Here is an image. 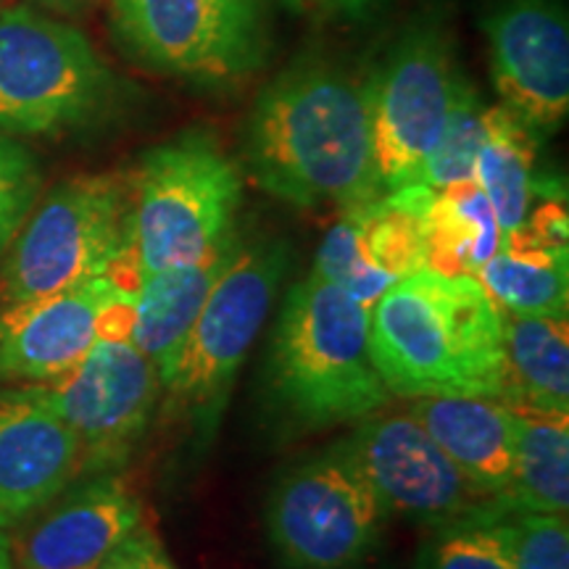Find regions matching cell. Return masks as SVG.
Returning a JSON list of instances; mask_svg holds the SVG:
<instances>
[{
    "instance_id": "obj_1",
    "label": "cell",
    "mask_w": 569,
    "mask_h": 569,
    "mask_svg": "<svg viewBox=\"0 0 569 569\" xmlns=\"http://www.w3.org/2000/svg\"><path fill=\"white\" fill-rule=\"evenodd\" d=\"M246 167L269 196L340 209L382 196L372 140V84L325 61H296L256 98Z\"/></svg>"
},
{
    "instance_id": "obj_2",
    "label": "cell",
    "mask_w": 569,
    "mask_h": 569,
    "mask_svg": "<svg viewBox=\"0 0 569 569\" xmlns=\"http://www.w3.org/2000/svg\"><path fill=\"white\" fill-rule=\"evenodd\" d=\"M369 346L390 396L501 401L507 386L503 309L478 277H401L369 309Z\"/></svg>"
},
{
    "instance_id": "obj_3",
    "label": "cell",
    "mask_w": 569,
    "mask_h": 569,
    "mask_svg": "<svg viewBox=\"0 0 569 569\" xmlns=\"http://www.w3.org/2000/svg\"><path fill=\"white\" fill-rule=\"evenodd\" d=\"M269 398L290 425L322 430L361 422L388 403L369 346V309L309 274L290 288L267 365Z\"/></svg>"
},
{
    "instance_id": "obj_4",
    "label": "cell",
    "mask_w": 569,
    "mask_h": 569,
    "mask_svg": "<svg viewBox=\"0 0 569 569\" xmlns=\"http://www.w3.org/2000/svg\"><path fill=\"white\" fill-rule=\"evenodd\" d=\"M130 184L140 277L193 264L234 238L243 177L209 132L188 130L153 146Z\"/></svg>"
},
{
    "instance_id": "obj_5",
    "label": "cell",
    "mask_w": 569,
    "mask_h": 569,
    "mask_svg": "<svg viewBox=\"0 0 569 569\" xmlns=\"http://www.w3.org/2000/svg\"><path fill=\"white\" fill-rule=\"evenodd\" d=\"M284 272L288 246L240 240L163 377V411L193 427L198 443L211 440L222 422L234 377L267 322Z\"/></svg>"
},
{
    "instance_id": "obj_6",
    "label": "cell",
    "mask_w": 569,
    "mask_h": 569,
    "mask_svg": "<svg viewBox=\"0 0 569 569\" xmlns=\"http://www.w3.org/2000/svg\"><path fill=\"white\" fill-rule=\"evenodd\" d=\"M122 82L74 24L34 9H0V132L61 134L109 113Z\"/></svg>"
},
{
    "instance_id": "obj_7",
    "label": "cell",
    "mask_w": 569,
    "mask_h": 569,
    "mask_svg": "<svg viewBox=\"0 0 569 569\" xmlns=\"http://www.w3.org/2000/svg\"><path fill=\"white\" fill-rule=\"evenodd\" d=\"M132 251V184L122 174H80L34 203L0 267V306L59 293L109 274Z\"/></svg>"
},
{
    "instance_id": "obj_8",
    "label": "cell",
    "mask_w": 569,
    "mask_h": 569,
    "mask_svg": "<svg viewBox=\"0 0 569 569\" xmlns=\"http://www.w3.org/2000/svg\"><path fill=\"white\" fill-rule=\"evenodd\" d=\"M109 24L140 67L196 84L246 80L267 53L264 0H111Z\"/></svg>"
},
{
    "instance_id": "obj_9",
    "label": "cell",
    "mask_w": 569,
    "mask_h": 569,
    "mask_svg": "<svg viewBox=\"0 0 569 569\" xmlns=\"http://www.w3.org/2000/svg\"><path fill=\"white\" fill-rule=\"evenodd\" d=\"M386 507L336 446L274 482L267 530L290 569H361L375 557Z\"/></svg>"
},
{
    "instance_id": "obj_10",
    "label": "cell",
    "mask_w": 569,
    "mask_h": 569,
    "mask_svg": "<svg viewBox=\"0 0 569 569\" xmlns=\"http://www.w3.org/2000/svg\"><path fill=\"white\" fill-rule=\"evenodd\" d=\"M336 448L365 475L388 517L436 530L515 515L507 498L475 486L409 411L361 419Z\"/></svg>"
},
{
    "instance_id": "obj_11",
    "label": "cell",
    "mask_w": 569,
    "mask_h": 569,
    "mask_svg": "<svg viewBox=\"0 0 569 569\" xmlns=\"http://www.w3.org/2000/svg\"><path fill=\"white\" fill-rule=\"evenodd\" d=\"M32 390L80 438V475L122 467L161 403L159 372L130 340L98 338L74 367Z\"/></svg>"
},
{
    "instance_id": "obj_12",
    "label": "cell",
    "mask_w": 569,
    "mask_h": 569,
    "mask_svg": "<svg viewBox=\"0 0 569 569\" xmlns=\"http://www.w3.org/2000/svg\"><path fill=\"white\" fill-rule=\"evenodd\" d=\"M461 80L446 34L432 21L403 32L369 80L377 177L386 193L415 180L443 132Z\"/></svg>"
},
{
    "instance_id": "obj_13",
    "label": "cell",
    "mask_w": 569,
    "mask_h": 569,
    "mask_svg": "<svg viewBox=\"0 0 569 569\" xmlns=\"http://www.w3.org/2000/svg\"><path fill=\"white\" fill-rule=\"evenodd\" d=\"M490 74L509 109L540 138L569 111V24L559 0H501L482 21Z\"/></svg>"
},
{
    "instance_id": "obj_14",
    "label": "cell",
    "mask_w": 569,
    "mask_h": 569,
    "mask_svg": "<svg viewBox=\"0 0 569 569\" xmlns=\"http://www.w3.org/2000/svg\"><path fill=\"white\" fill-rule=\"evenodd\" d=\"M119 296L130 293L101 274L59 293L0 306V380L34 386L67 372L96 343L106 306Z\"/></svg>"
},
{
    "instance_id": "obj_15",
    "label": "cell",
    "mask_w": 569,
    "mask_h": 569,
    "mask_svg": "<svg viewBox=\"0 0 569 569\" xmlns=\"http://www.w3.org/2000/svg\"><path fill=\"white\" fill-rule=\"evenodd\" d=\"M80 438L32 386L0 390V530L24 525L80 475Z\"/></svg>"
},
{
    "instance_id": "obj_16",
    "label": "cell",
    "mask_w": 569,
    "mask_h": 569,
    "mask_svg": "<svg viewBox=\"0 0 569 569\" xmlns=\"http://www.w3.org/2000/svg\"><path fill=\"white\" fill-rule=\"evenodd\" d=\"M142 525V503L113 472H101L63 496L11 543L17 569H101L111 551Z\"/></svg>"
},
{
    "instance_id": "obj_17",
    "label": "cell",
    "mask_w": 569,
    "mask_h": 569,
    "mask_svg": "<svg viewBox=\"0 0 569 569\" xmlns=\"http://www.w3.org/2000/svg\"><path fill=\"white\" fill-rule=\"evenodd\" d=\"M409 415L475 486L509 501L515 478V409L509 403L478 396L411 398Z\"/></svg>"
},
{
    "instance_id": "obj_18",
    "label": "cell",
    "mask_w": 569,
    "mask_h": 569,
    "mask_svg": "<svg viewBox=\"0 0 569 569\" xmlns=\"http://www.w3.org/2000/svg\"><path fill=\"white\" fill-rule=\"evenodd\" d=\"M238 243L240 238L234 234L230 243L203 256L201 261L146 274L132 293L134 322L130 343L151 359L161 382Z\"/></svg>"
},
{
    "instance_id": "obj_19",
    "label": "cell",
    "mask_w": 569,
    "mask_h": 569,
    "mask_svg": "<svg viewBox=\"0 0 569 569\" xmlns=\"http://www.w3.org/2000/svg\"><path fill=\"white\" fill-rule=\"evenodd\" d=\"M503 403L515 409L569 415L567 317H519L503 311Z\"/></svg>"
},
{
    "instance_id": "obj_20",
    "label": "cell",
    "mask_w": 569,
    "mask_h": 569,
    "mask_svg": "<svg viewBox=\"0 0 569 569\" xmlns=\"http://www.w3.org/2000/svg\"><path fill=\"white\" fill-rule=\"evenodd\" d=\"M422 224L425 267L440 274L475 277L503 246L493 206L475 180L436 190Z\"/></svg>"
},
{
    "instance_id": "obj_21",
    "label": "cell",
    "mask_w": 569,
    "mask_h": 569,
    "mask_svg": "<svg viewBox=\"0 0 569 569\" xmlns=\"http://www.w3.org/2000/svg\"><path fill=\"white\" fill-rule=\"evenodd\" d=\"M509 501L515 515H567L569 415L515 409V478Z\"/></svg>"
},
{
    "instance_id": "obj_22",
    "label": "cell",
    "mask_w": 569,
    "mask_h": 569,
    "mask_svg": "<svg viewBox=\"0 0 569 569\" xmlns=\"http://www.w3.org/2000/svg\"><path fill=\"white\" fill-rule=\"evenodd\" d=\"M475 277L509 315L567 317V253L540 248L519 230L503 238L501 251L488 259Z\"/></svg>"
},
{
    "instance_id": "obj_23",
    "label": "cell",
    "mask_w": 569,
    "mask_h": 569,
    "mask_svg": "<svg viewBox=\"0 0 569 569\" xmlns=\"http://www.w3.org/2000/svg\"><path fill=\"white\" fill-rule=\"evenodd\" d=\"M538 138L503 106L486 109V140L472 180L493 206L503 238L525 224L532 201V161Z\"/></svg>"
},
{
    "instance_id": "obj_24",
    "label": "cell",
    "mask_w": 569,
    "mask_h": 569,
    "mask_svg": "<svg viewBox=\"0 0 569 569\" xmlns=\"http://www.w3.org/2000/svg\"><path fill=\"white\" fill-rule=\"evenodd\" d=\"M482 140H486V106H482L478 90L461 80L443 132L409 184L443 190L453 182L472 180Z\"/></svg>"
},
{
    "instance_id": "obj_25",
    "label": "cell",
    "mask_w": 569,
    "mask_h": 569,
    "mask_svg": "<svg viewBox=\"0 0 569 569\" xmlns=\"http://www.w3.org/2000/svg\"><path fill=\"white\" fill-rule=\"evenodd\" d=\"M415 569H515L511 517L467 519L436 528Z\"/></svg>"
},
{
    "instance_id": "obj_26",
    "label": "cell",
    "mask_w": 569,
    "mask_h": 569,
    "mask_svg": "<svg viewBox=\"0 0 569 569\" xmlns=\"http://www.w3.org/2000/svg\"><path fill=\"white\" fill-rule=\"evenodd\" d=\"M356 206V203H353ZM346 206L343 213L336 224L330 227V232L325 234L322 246L317 251V261L311 274L322 277V280L343 288L348 296H353L356 301L365 303L367 309L380 301V296L388 288H393V277L377 272L361 264L359 251H356V209Z\"/></svg>"
},
{
    "instance_id": "obj_27",
    "label": "cell",
    "mask_w": 569,
    "mask_h": 569,
    "mask_svg": "<svg viewBox=\"0 0 569 569\" xmlns=\"http://www.w3.org/2000/svg\"><path fill=\"white\" fill-rule=\"evenodd\" d=\"M40 188L38 159L11 134L0 132V259L40 201Z\"/></svg>"
},
{
    "instance_id": "obj_28",
    "label": "cell",
    "mask_w": 569,
    "mask_h": 569,
    "mask_svg": "<svg viewBox=\"0 0 569 569\" xmlns=\"http://www.w3.org/2000/svg\"><path fill=\"white\" fill-rule=\"evenodd\" d=\"M515 569H569L567 515H511Z\"/></svg>"
},
{
    "instance_id": "obj_29",
    "label": "cell",
    "mask_w": 569,
    "mask_h": 569,
    "mask_svg": "<svg viewBox=\"0 0 569 569\" xmlns=\"http://www.w3.org/2000/svg\"><path fill=\"white\" fill-rule=\"evenodd\" d=\"M101 569H177L151 528L140 525L127 536Z\"/></svg>"
},
{
    "instance_id": "obj_30",
    "label": "cell",
    "mask_w": 569,
    "mask_h": 569,
    "mask_svg": "<svg viewBox=\"0 0 569 569\" xmlns=\"http://www.w3.org/2000/svg\"><path fill=\"white\" fill-rule=\"evenodd\" d=\"M298 11H317V13H356L367 9L369 0H284Z\"/></svg>"
},
{
    "instance_id": "obj_31",
    "label": "cell",
    "mask_w": 569,
    "mask_h": 569,
    "mask_svg": "<svg viewBox=\"0 0 569 569\" xmlns=\"http://www.w3.org/2000/svg\"><path fill=\"white\" fill-rule=\"evenodd\" d=\"M96 0H30L34 9L51 13V17H80Z\"/></svg>"
},
{
    "instance_id": "obj_32",
    "label": "cell",
    "mask_w": 569,
    "mask_h": 569,
    "mask_svg": "<svg viewBox=\"0 0 569 569\" xmlns=\"http://www.w3.org/2000/svg\"><path fill=\"white\" fill-rule=\"evenodd\" d=\"M0 569H17V567H13L11 538L6 536V530H0Z\"/></svg>"
},
{
    "instance_id": "obj_33",
    "label": "cell",
    "mask_w": 569,
    "mask_h": 569,
    "mask_svg": "<svg viewBox=\"0 0 569 569\" xmlns=\"http://www.w3.org/2000/svg\"><path fill=\"white\" fill-rule=\"evenodd\" d=\"M3 6H6V0H0V9H3Z\"/></svg>"
}]
</instances>
